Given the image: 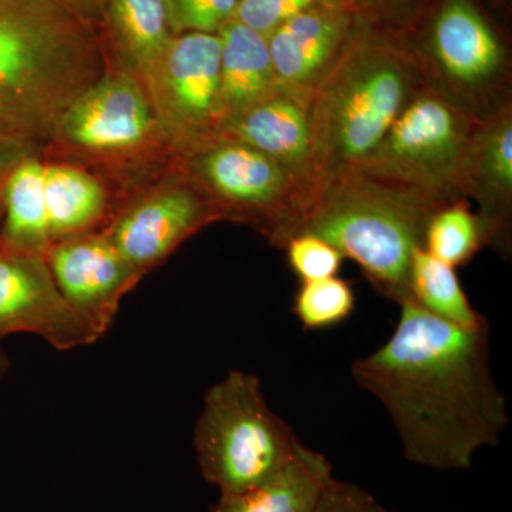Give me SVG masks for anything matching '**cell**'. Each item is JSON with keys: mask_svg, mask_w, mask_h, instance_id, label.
<instances>
[{"mask_svg": "<svg viewBox=\"0 0 512 512\" xmlns=\"http://www.w3.org/2000/svg\"><path fill=\"white\" fill-rule=\"evenodd\" d=\"M399 306L393 335L353 363V379L389 412L407 460L467 470L478 451L497 446L510 421L491 373L488 323L463 328L412 298Z\"/></svg>", "mask_w": 512, "mask_h": 512, "instance_id": "6da1fadb", "label": "cell"}, {"mask_svg": "<svg viewBox=\"0 0 512 512\" xmlns=\"http://www.w3.org/2000/svg\"><path fill=\"white\" fill-rule=\"evenodd\" d=\"M106 73L96 25L56 0H0V136H56L64 111Z\"/></svg>", "mask_w": 512, "mask_h": 512, "instance_id": "7a4b0ae2", "label": "cell"}, {"mask_svg": "<svg viewBox=\"0 0 512 512\" xmlns=\"http://www.w3.org/2000/svg\"><path fill=\"white\" fill-rule=\"evenodd\" d=\"M443 204L352 171L313 188L274 242L284 247L295 235H316L356 262L382 295L399 303L407 298L413 252L423 248L427 222Z\"/></svg>", "mask_w": 512, "mask_h": 512, "instance_id": "3957f363", "label": "cell"}, {"mask_svg": "<svg viewBox=\"0 0 512 512\" xmlns=\"http://www.w3.org/2000/svg\"><path fill=\"white\" fill-rule=\"evenodd\" d=\"M417 79L412 62L393 46L380 40H350L312 96L309 192L329 178L357 170L372 157L419 92Z\"/></svg>", "mask_w": 512, "mask_h": 512, "instance_id": "277c9868", "label": "cell"}, {"mask_svg": "<svg viewBox=\"0 0 512 512\" xmlns=\"http://www.w3.org/2000/svg\"><path fill=\"white\" fill-rule=\"evenodd\" d=\"M301 444L272 412L255 375L232 370L208 390L194 446L202 476L220 494L245 493L271 480Z\"/></svg>", "mask_w": 512, "mask_h": 512, "instance_id": "5b68a950", "label": "cell"}, {"mask_svg": "<svg viewBox=\"0 0 512 512\" xmlns=\"http://www.w3.org/2000/svg\"><path fill=\"white\" fill-rule=\"evenodd\" d=\"M473 128L468 114L453 101L421 90L404 106L372 157L355 171L448 202L460 191Z\"/></svg>", "mask_w": 512, "mask_h": 512, "instance_id": "8992f818", "label": "cell"}, {"mask_svg": "<svg viewBox=\"0 0 512 512\" xmlns=\"http://www.w3.org/2000/svg\"><path fill=\"white\" fill-rule=\"evenodd\" d=\"M148 96L157 116L184 138L207 143L217 137L222 123L220 36L175 35Z\"/></svg>", "mask_w": 512, "mask_h": 512, "instance_id": "52a82bcc", "label": "cell"}, {"mask_svg": "<svg viewBox=\"0 0 512 512\" xmlns=\"http://www.w3.org/2000/svg\"><path fill=\"white\" fill-rule=\"evenodd\" d=\"M13 333H33L57 350L100 339L63 298L45 255L0 244V340Z\"/></svg>", "mask_w": 512, "mask_h": 512, "instance_id": "ba28073f", "label": "cell"}, {"mask_svg": "<svg viewBox=\"0 0 512 512\" xmlns=\"http://www.w3.org/2000/svg\"><path fill=\"white\" fill-rule=\"evenodd\" d=\"M195 157V171L215 197L265 215V231L274 238L302 198L301 184L262 151L229 138L207 141Z\"/></svg>", "mask_w": 512, "mask_h": 512, "instance_id": "9c48e42d", "label": "cell"}, {"mask_svg": "<svg viewBox=\"0 0 512 512\" xmlns=\"http://www.w3.org/2000/svg\"><path fill=\"white\" fill-rule=\"evenodd\" d=\"M46 261L66 302L101 336L116 319L121 299L140 272L117 251L104 231L52 242Z\"/></svg>", "mask_w": 512, "mask_h": 512, "instance_id": "30bf717a", "label": "cell"}, {"mask_svg": "<svg viewBox=\"0 0 512 512\" xmlns=\"http://www.w3.org/2000/svg\"><path fill=\"white\" fill-rule=\"evenodd\" d=\"M157 114L130 72H107L73 101L56 136L90 151H127L150 137Z\"/></svg>", "mask_w": 512, "mask_h": 512, "instance_id": "8fae6325", "label": "cell"}, {"mask_svg": "<svg viewBox=\"0 0 512 512\" xmlns=\"http://www.w3.org/2000/svg\"><path fill=\"white\" fill-rule=\"evenodd\" d=\"M214 215L200 195L177 185L138 201L104 232L117 251L143 275Z\"/></svg>", "mask_w": 512, "mask_h": 512, "instance_id": "7c38bea8", "label": "cell"}, {"mask_svg": "<svg viewBox=\"0 0 512 512\" xmlns=\"http://www.w3.org/2000/svg\"><path fill=\"white\" fill-rule=\"evenodd\" d=\"M352 19L343 5L306 10L268 36L276 87L312 100L350 43Z\"/></svg>", "mask_w": 512, "mask_h": 512, "instance_id": "4fadbf2b", "label": "cell"}, {"mask_svg": "<svg viewBox=\"0 0 512 512\" xmlns=\"http://www.w3.org/2000/svg\"><path fill=\"white\" fill-rule=\"evenodd\" d=\"M217 137L241 141L281 164L301 184L305 200L312 181L311 99L275 87L225 121Z\"/></svg>", "mask_w": 512, "mask_h": 512, "instance_id": "5bb4252c", "label": "cell"}, {"mask_svg": "<svg viewBox=\"0 0 512 512\" xmlns=\"http://www.w3.org/2000/svg\"><path fill=\"white\" fill-rule=\"evenodd\" d=\"M431 49L444 77L461 89L493 82L503 46L471 0H446L434 20Z\"/></svg>", "mask_w": 512, "mask_h": 512, "instance_id": "9a60e30c", "label": "cell"}, {"mask_svg": "<svg viewBox=\"0 0 512 512\" xmlns=\"http://www.w3.org/2000/svg\"><path fill=\"white\" fill-rule=\"evenodd\" d=\"M458 190L480 202V215L487 222L493 241L504 234L512 197L510 106L501 107L483 123L474 124Z\"/></svg>", "mask_w": 512, "mask_h": 512, "instance_id": "2e32d148", "label": "cell"}, {"mask_svg": "<svg viewBox=\"0 0 512 512\" xmlns=\"http://www.w3.org/2000/svg\"><path fill=\"white\" fill-rule=\"evenodd\" d=\"M332 478L328 458L301 444L281 473L245 493L221 494L210 512H315Z\"/></svg>", "mask_w": 512, "mask_h": 512, "instance_id": "e0dca14e", "label": "cell"}, {"mask_svg": "<svg viewBox=\"0 0 512 512\" xmlns=\"http://www.w3.org/2000/svg\"><path fill=\"white\" fill-rule=\"evenodd\" d=\"M221 40L222 124L264 99L276 87L268 37L231 19L217 33Z\"/></svg>", "mask_w": 512, "mask_h": 512, "instance_id": "ac0fdd59", "label": "cell"}, {"mask_svg": "<svg viewBox=\"0 0 512 512\" xmlns=\"http://www.w3.org/2000/svg\"><path fill=\"white\" fill-rule=\"evenodd\" d=\"M103 23L130 73L153 86L165 50L175 36L168 23L164 0H106Z\"/></svg>", "mask_w": 512, "mask_h": 512, "instance_id": "d6986e66", "label": "cell"}, {"mask_svg": "<svg viewBox=\"0 0 512 512\" xmlns=\"http://www.w3.org/2000/svg\"><path fill=\"white\" fill-rule=\"evenodd\" d=\"M45 167L36 156L23 158L10 173L3 191L0 244L46 255L52 244L47 218Z\"/></svg>", "mask_w": 512, "mask_h": 512, "instance_id": "ffe728a7", "label": "cell"}, {"mask_svg": "<svg viewBox=\"0 0 512 512\" xmlns=\"http://www.w3.org/2000/svg\"><path fill=\"white\" fill-rule=\"evenodd\" d=\"M45 192L52 242L94 232L106 210L99 181L73 165H46Z\"/></svg>", "mask_w": 512, "mask_h": 512, "instance_id": "44dd1931", "label": "cell"}, {"mask_svg": "<svg viewBox=\"0 0 512 512\" xmlns=\"http://www.w3.org/2000/svg\"><path fill=\"white\" fill-rule=\"evenodd\" d=\"M407 298H412L437 318L463 328H480L488 323L468 301L456 268L434 258L423 248L413 252Z\"/></svg>", "mask_w": 512, "mask_h": 512, "instance_id": "7402d4cb", "label": "cell"}, {"mask_svg": "<svg viewBox=\"0 0 512 512\" xmlns=\"http://www.w3.org/2000/svg\"><path fill=\"white\" fill-rule=\"evenodd\" d=\"M487 242H493V235L483 217L474 214L466 202L448 201L427 222L423 249L457 268L470 261Z\"/></svg>", "mask_w": 512, "mask_h": 512, "instance_id": "603a6c76", "label": "cell"}, {"mask_svg": "<svg viewBox=\"0 0 512 512\" xmlns=\"http://www.w3.org/2000/svg\"><path fill=\"white\" fill-rule=\"evenodd\" d=\"M352 285L339 276L302 282L296 292L293 313L305 330H325L345 322L355 311Z\"/></svg>", "mask_w": 512, "mask_h": 512, "instance_id": "cb8c5ba5", "label": "cell"}, {"mask_svg": "<svg viewBox=\"0 0 512 512\" xmlns=\"http://www.w3.org/2000/svg\"><path fill=\"white\" fill-rule=\"evenodd\" d=\"M289 266L302 282L338 276L345 256L312 234H299L285 242Z\"/></svg>", "mask_w": 512, "mask_h": 512, "instance_id": "d4e9b609", "label": "cell"}, {"mask_svg": "<svg viewBox=\"0 0 512 512\" xmlns=\"http://www.w3.org/2000/svg\"><path fill=\"white\" fill-rule=\"evenodd\" d=\"M339 5L342 0H239L234 19L268 37L306 10Z\"/></svg>", "mask_w": 512, "mask_h": 512, "instance_id": "484cf974", "label": "cell"}, {"mask_svg": "<svg viewBox=\"0 0 512 512\" xmlns=\"http://www.w3.org/2000/svg\"><path fill=\"white\" fill-rule=\"evenodd\" d=\"M239 0H194L185 10L178 33L197 32L217 35L222 26L234 19Z\"/></svg>", "mask_w": 512, "mask_h": 512, "instance_id": "4316f807", "label": "cell"}, {"mask_svg": "<svg viewBox=\"0 0 512 512\" xmlns=\"http://www.w3.org/2000/svg\"><path fill=\"white\" fill-rule=\"evenodd\" d=\"M363 488L332 478L315 512H384Z\"/></svg>", "mask_w": 512, "mask_h": 512, "instance_id": "83f0119b", "label": "cell"}, {"mask_svg": "<svg viewBox=\"0 0 512 512\" xmlns=\"http://www.w3.org/2000/svg\"><path fill=\"white\" fill-rule=\"evenodd\" d=\"M33 154V143L25 138L0 136V225L3 214V191L10 173L23 160Z\"/></svg>", "mask_w": 512, "mask_h": 512, "instance_id": "f1b7e54d", "label": "cell"}, {"mask_svg": "<svg viewBox=\"0 0 512 512\" xmlns=\"http://www.w3.org/2000/svg\"><path fill=\"white\" fill-rule=\"evenodd\" d=\"M56 2L62 3L64 8L86 22L96 26L103 23L106 0H56Z\"/></svg>", "mask_w": 512, "mask_h": 512, "instance_id": "f546056e", "label": "cell"}, {"mask_svg": "<svg viewBox=\"0 0 512 512\" xmlns=\"http://www.w3.org/2000/svg\"><path fill=\"white\" fill-rule=\"evenodd\" d=\"M192 2L194 0H164L168 23H170V28L173 30L174 35H177L178 26H180L185 10L190 8Z\"/></svg>", "mask_w": 512, "mask_h": 512, "instance_id": "4dcf8cb0", "label": "cell"}, {"mask_svg": "<svg viewBox=\"0 0 512 512\" xmlns=\"http://www.w3.org/2000/svg\"><path fill=\"white\" fill-rule=\"evenodd\" d=\"M9 362L8 359H6L5 353H3V350L0 349V377L5 375L6 370H8Z\"/></svg>", "mask_w": 512, "mask_h": 512, "instance_id": "1f68e13d", "label": "cell"}, {"mask_svg": "<svg viewBox=\"0 0 512 512\" xmlns=\"http://www.w3.org/2000/svg\"><path fill=\"white\" fill-rule=\"evenodd\" d=\"M384 512H387V511H384Z\"/></svg>", "mask_w": 512, "mask_h": 512, "instance_id": "d6a6232c", "label": "cell"}]
</instances>
